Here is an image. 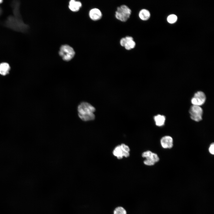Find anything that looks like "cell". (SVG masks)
<instances>
[{
	"instance_id": "obj_1",
	"label": "cell",
	"mask_w": 214,
	"mask_h": 214,
	"mask_svg": "<svg viewBox=\"0 0 214 214\" xmlns=\"http://www.w3.org/2000/svg\"><path fill=\"white\" fill-rule=\"evenodd\" d=\"M95 108L90 104L85 102L80 103L77 107L79 118L84 121H88L95 119Z\"/></svg>"
},
{
	"instance_id": "obj_2",
	"label": "cell",
	"mask_w": 214,
	"mask_h": 214,
	"mask_svg": "<svg viewBox=\"0 0 214 214\" xmlns=\"http://www.w3.org/2000/svg\"><path fill=\"white\" fill-rule=\"evenodd\" d=\"M131 13V10L128 7L125 5H122L117 7L115 15L117 19L124 22L129 18Z\"/></svg>"
},
{
	"instance_id": "obj_3",
	"label": "cell",
	"mask_w": 214,
	"mask_h": 214,
	"mask_svg": "<svg viewBox=\"0 0 214 214\" xmlns=\"http://www.w3.org/2000/svg\"><path fill=\"white\" fill-rule=\"evenodd\" d=\"M59 54L64 60L69 61L74 57L75 52L72 47L69 45H64L61 47Z\"/></svg>"
},
{
	"instance_id": "obj_4",
	"label": "cell",
	"mask_w": 214,
	"mask_h": 214,
	"mask_svg": "<svg viewBox=\"0 0 214 214\" xmlns=\"http://www.w3.org/2000/svg\"><path fill=\"white\" fill-rule=\"evenodd\" d=\"M191 118L193 120L199 122L202 119L203 110L200 106L193 105L189 111Z\"/></svg>"
},
{
	"instance_id": "obj_5",
	"label": "cell",
	"mask_w": 214,
	"mask_h": 214,
	"mask_svg": "<svg viewBox=\"0 0 214 214\" xmlns=\"http://www.w3.org/2000/svg\"><path fill=\"white\" fill-rule=\"evenodd\" d=\"M206 96L204 93L202 91H198L194 95L191 100L193 105L200 106L203 105L206 100Z\"/></svg>"
},
{
	"instance_id": "obj_6",
	"label": "cell",
	"mask_w": 214,
	"mask_h": 214,
	"mask_svg": "<svg viewBox=\"0 0 214 214\" xmlns=\"http://www.w3.org/2000/svg\"><path fill=\"white\" fill-rule=\"evenodd\" d=\"M160 144L162 147L165 149H170L173 146V140L169 136L163 137L160 140Z\"/></svg>"
},
{
	"instance_id": "obj_7",
	"label": "cell",
	"mask_w": 214,
	"mask_h": 214,
	"mask_svg": "<svg viewBox=\"0 0 214 214\" xmlns=\"http://www.w3.org/2000/svg\"><path fill=\"white\" fill-rule=\"evenodd\" d=\"M89 15L92 20L97 21L101 18L102 14L100 10L97 8H94L90 10L89 12Z\"/></svg>"
},
{
	"instance_id": "obj_8",
	"label": "cell",
	"mask_w": 214,
	"mask_h": 214,
	"mask_svg": "<svg viewBox=\"0 0 214 214\" xmlns=\"http://www.w3.org/2000/svg\"><path fill=\"white\" fill-rule=\"evenodd\" d=\"M125 42L124 47L128 50H130L134 48L136 46V43L134 41L133 38L131 36H127L125 37Z\"/></svg>"
},
{
	"instance_id": "obj_9",
	"label": "cell",
	"mask_w": 214,
	"mask_h": 214,
	"mask_svg": "<svg viewBox=\"0 0 214 214\" xmlns=\"http://www.w3.org/2000/svg\"><path fill=\"white\" fill-rule=\"evenodd\" d=\"M82 6V4L80 1L75 0H70L69 2V8L73 12H77L80 9Z\"/></svg>"
},
{
	"instance_id": "obj_10",
	"label": "cell",
	"mask_w": 214,
	"mask_h": 214,
	"mask_svg": "<svg viewBox=\"0 0 214 214\" xmlns=\"http://www.w3.org/2000/svg\"><path fill=\"white\" fill-rule=\"evenodd\" d=\"M139 15L141 20L145 21L149 19L150 16V14L148 10L143 9L139 11Z\"/></svg>"
},
{
	"instance_id": "obj_11",
	"label": "cell",
	"mask_w": 214,
	"mask_h": 214,
	"mask_svg": "<svg viewBox=\"0 0 214 214\" xmlns=\"http://www.w3.org/2000/svg\"><path fill=\"white\" fill-rule=\"evenodd\" d=\"M10 69L8 64L6 62L2 63L0 64V74L5 75L8 74Z\"/></svg>"
},
{
	"instance_id": "obj_12",
	"label": "cell",
	"mask_w": 214,
	"mask_h": 214,
	"mask_svg": "<svg viewBox=\"0 0 214 214\" xmlns=\"http://www.w3.org/2000/svg\"><path fill=\"white\" fill-rule=\"evenodd\" d=\"M154 119L157 126H161L164 124L165 117L163 115L158 114L154 117Z\"/></svg>"
},
{
	"instance_id": "obj_13",
	"label": "cell",
	"mask_w": 214,
	"mask_h": 214,
	"mask_svg": "<svg viewBox=\"0 0 214 214\" xmlns=\"http://www.w3.org/2000/svg\"><path fill=\"white\" fill-rule=\"evenodd\" d=\"M122 153L123 151L121 149L120 145H118L116 146L113 151V155L119 159H122L123 157Z\"/></svg>"
},
{
	"instance_id": "obj_14",
	"label": "cell",
	"mask_w": 214,
	"mask_h": 214,
	"mask_svg": "<svg viewBox=\"0 0 214 214\" xmlns=\"http://www.w3.org/2000/svg\"><path fill=\"white\" fill-rule=\"evenodd\" d=\"M177 20V16L174 14H171L169 15L167 18L168 22L170 23H173L175 22Z\"/></svg>"
},
{
	"instance_id": "obj_15",
	"label": "cell",
	"mask_w": 214,
	"mask_h": 214,
	"mask_svg": "<svg viewBox=\"0 0 214 214\" xmlns=\"http://www.w3.org/2000/svg\"><path fill=\"white\" fill-rule=\"evenodd\" d=\"M114 214H126V212L123 207H118L114 210Z\"/></svg>"
},
{
	"instance_id": "obj_16",
	"label": "cell",
	"mask_w": 214,
	"mask_h": 214,
	"mask_svg": "<svg viewBox=\"0 0 214 214\" xmlns=\"http://www.w3.org/2000/svg\"><path fill=\"white\" fill-rule=\"evenodd\" d=\"M120 146L123 152H129L130 149L128 145L124 144H122Z\"/></svg>"
},
{
	"instance_id": "obj_17",
	"label": "cell",
	"mask_w": 214,
	"mask_h": 214,
	"mask_svg": "<svg viewBox=\"0 0 214 214\" xmlns=\"http://www.w3.org/2000/svg\"><path fill=\"white\" fill-rule=\"evenodd\" d=\"M144 163L145 165L149 166L153 165L155 163L152 160L149 158H146L144 161Z\"/></svg>"
},
{
	"instance_id": "obj_18",
	"label": "cell",
	"mask_w": 214,
	"mask_h": 214,
	"mask_svg": "<svg viewBox=\"0 0 214 214\" xmlns=\"http://www.w3.org/2000/svg\"><path fill=\"white\" fill-rule=\"evenodd\" d=\"M152 152L150 151H147L143 152L142 154V157L146 158L149 157Z\"/></svg>"
},
{
	"instance_id": "obj_19",
	"label": "cell",
	"mask_w": 214,
	"mask_h": 214,
	"mask_svg": "<svg viewBox=\"0 0 214 214\" xmlns=\"http://www.w3.org/2000/svg\"><path fill=\"white\" fill-rule=\"evenodd\" d=\"M214 143H213L212 144H211L210 145L209 149V151L210 152V153L212 155H214Z\"/></svg>"
},
{
	"instance_id": "obj_20",
	"label": "cell",
	"mask_w": 214,
	"mask_h": 214,
	"mask_svg": "<svg viewBox=\"0 0 214 214\" xmlns=\"http://www.w3.org/2000/svg\"><path fill=\"white\" fill-rule=\"evenodd\" d=\"M2 0H0V4L2 3Z\"/></svg>"
}]
</instances>
